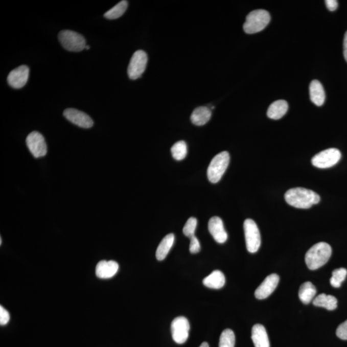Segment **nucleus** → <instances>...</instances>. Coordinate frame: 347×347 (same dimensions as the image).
<instances>
[{
    "label": "nucleus",
    "instance_id": "obj_1",
    "mask_svg": "<svg viewBox=\"0 0 347 347\" xmlns=\"http://www.w3.org/2000/svg\"><path fill=\"white\" fill-rule=\"evenodd\" d=\"M284 198L289 205L301 209L311 208L320 201V197L315 192L302 187L289 189Z\"/></svg>",
    "mask_w": 347,
    "mask_h": 347
},
{
    "label": "nucleus",
    "instance_id": "obj_2",
    "mask_svg": "<svg viewBox=\"0 0 347 347\" xmlns=\"http://www.w3.org/2000/svg\"><path fill=\"white\" fill-rule=\"evenodd\" d=\"M332 255V248L329 244L321 242L314 244L306 254V263L311 270L321 268L328 263Z\"/></svg>",
    "mask_w": 347,
    "mask_h": 347
},
{
    "label": "nucleus",
    "instance_id": "obj_3",
    "mask_svg": "<svg viewBox=\"0 0 347 347\" xmlns=\"http://www.w3.org/2000/svg\"><path fill=\"white\" fill-rule=\"evenodd\" d=\"M271 16L265 10H256L250 12L246 17L243 26L244 32L247 34H256L266 28L269 22Z\"/></svg>",
    "mask_w": 347,
    "mask_h": 347
},
{
    "label": "nucleus",
    "instance_id": "obj_4",
    "mask_svg": "<svg viewBox=\"0 0 347 347\" xmlns=\"http://www.w3.org/2000/svg\"><path fill=\"white\" fill-rule=\"evenodd\" d=\"M229 163V154L227 151L221 152L212 159L207 170V176L212 183L221 180Z\"/></svg>",
    "mask_w": 347,
    "mask_h": 347
},
{
    "label": "nucleus",
    "instance_id": "obj_5",
    "mask_svg": "<svg viewBox=\"0 0 347 347\" xmlns=\"http://www.w3.org/2000/svg\"><path fill=\"white\" fill-rule=\"evenodd\" d=\"M59 40L64 49L70 52H81L86 48V40L76 32L65 30L59 32Z\"/></svg>",
    "mask_w": 347,
    "mask_h": 347
},
{
    "label": "nucleus",
    "instance_id": "obj_6",
    "mask_svg": "<svg viewBox=\"0 0 347 347\" xmlns=\"http://www.w3.org/2000/svg\"><path fill=\"white\" fill-rule=\"evenodd\" d=\"M246 248L249 253H256L261 244V234L256 222L248 219L244 223Z\"/></svg>",
    "mask_w": 347,
    "mask_h": 347
},
{
    "label": "nucleus",
    "instance_id": "obj_7",
    "mask_svg": "<svg viewBox=\"0 0 347 347\" xmlns=\"http://www.w3.org/2000/svg\"><path fill=\"white\" fill-rule=\"evenodd\" d=\"M341 152L338 149L324 150L312 158V164L319 169H328L335 166L340 160Z\"/></svg>",
    "mask_w": 347,
    "mask_h": 347
},
{
    "label": "nucleus",
    "instance_id": "obj_8",
    "mask_svg": "<svg viewBox=\"0 0 347 347\" xmlns=\"http://www.w3.org/2000/svg\"><path fill=\"white\" fill-rule=\"evenodd\" d=\"M147 56L143 51L134 52L130 61L127 74L130 79L136 80L140 78L146 71L147 64Z\"/></svg>",
    "mask_w": 347,
    "mask_h": 347
},
{
    "label": "nucleus",
    "instance_id": "obj_9",
    "mask_svg": "<svg viewBox=\"0 0 347 347\" xmlns=\"http://www.w3.org/2000/svg\"><path fill=\"white\" fill-rule=\"evenodd\" d=\"M189 322L186 317H177L172 321V337L176 343H186L189 336Z\"/></svg>",
    "mask_w": 347,
    "mask_h": 347
},
{
    "label": "nucleus",
    "instance_id": "obj_10",
    "mask_svg": "<svg viewBox=\"0 0 347 347\" xmlns=\"http://www.w3.org/2000/svg\"><path fill=\"white\" fill-rule=\"evenodd\" d=\"M27 146L35 158H41L46 155L47 146L44 136L39 132L33 131L26 139Z\"/></svg>",
    "mask_w": 347,
    "mask_h": 347
},
{
    "label": "nucleus",
    "instance_id": "obj_11",
    "mask_svg": "<svg viewBox=\"0 0 347 347\" xmlns=\"http://www.w3.org/2000/svg\"><path fill=\"white\" fill-rule=\"evenodd\" d=\"M64 116L68 121L82 128H91L94 126V121L86 113L76 109H65Z\"/></svg>",
    "mask_w": 347,
    "mask_h": 347
},
{
    "label": "nucleus",
    "instance_id": "obj_12",
    "mask_svg": "<svg viewBox=\"0 0 347 347\" xmlns=\"http://www.w3.org/2000/svg\"><path fill=\"white\" fill-rule=\"evenodd\" d=\"M29 77V67L26 65H22L10 72L7 77V82L12 88L20 89L27 84Z\"/></svg>",
    "mask_w": 347,
    "mask_h": 347
},
{
    "label": "nucleus",
    "instance_id": "obj_13",
    "mask_svg": "<svg viewBox=\"0 0 347 347\" xmlns=\"http://www.w3.org/2000/svg\"><path fill=\"white\" fill-rule=\"evenodd\" d=\"M279 276L275 273L266 277L255 292V296L259 299H263L270 296L275 290L279 283Z\"/></svg>",
    "mask_w": 347,
    "mask_h": 347
},
{
    "label": "nucleus",
    "instance_id": "obj_14",
    "mask_svg": "<svg viewBox=\"0 0 347 347\" xmlns=\"http://www.w3.org/2000/svg\"><path fill=\"white\" fill-rule=\"evenodd\" d=\"M209 230L217 243L223 244L228 239V234L224 228L223 222L219 217L215 216L210 219Z\"/></svg>",
    "mask_w": 347,
    "mask_h": 347
},
{
    "label": "nucleus",
    "instance_id": "obj_15",
    "mask_svg": "<svg viewBox=\"0 0 347 347\" xmlns=\"http://www.w3.org/2000/svg\"><path fill=\"white\" fill-rule=\"evenodd\" d=\"M119 268V264L114 261H101L97 264L96 274L100 279H110L115 275Z\"/></svg>",
    "mask_w": 347,
    "mask_h": 347
},
{
    "label": "nucleus",
    "instance_id": "obj_16",
    "mask_svg": "<svg viewBox=\"0 0 347 347\" xmlns=\"http://www.w3.org/2000/svg\"><path fill=\"white\" fill-rule=\"evenodd\" d=\"M251 339L255 347H270L268 334L263 325H255L252 328Z\"/></svg>",
    "mask_w": 347,
    "mask_h": 347
},
{
    "label": "nucleus",
    "instance_id": "obj_17",
    "mask_svg": "<svg viewBox=\"0 0 347 347\" xmlns=\"http://www.w3.org/2000/svg\"><path fill=\"white\" fill-rule=\"evenodd\" d=\"M309 93L311 101L316 106H321L324 104L326 94L320 82L313 80L309 86Z\"/></svg>",
    "mask_w": 347,
    "mask_h": 347
},
{
    "label": "nucleus",
    "instance_id": "obj_18",
    "mask_svg": "<svg viewBox=\"0 0 347 347\" xmlns=\"http://www.w3.org/2000/svg\"><path fill=\"white\" fill-rule=\"evenodd\" d=\"M288 110V104L284 100H279L269 106L267 115L269 119L279 120L283 118Z\"/></svg>",
    "mask_w": 347,
    "mask_h": 347
},
{
    "label": "nucleus",
    "instance_id": "obj_19",
    "mask_svg": "<svg viewBox=\"0 0 347 347\" xmlns=\"http://www.w3.org/2000/svg\"><path fill=\"white\" fill-rule=\"evenodd\" d=\"M203 284L207 288L219 289L223 288L225 284L224 274L221 271L215 270L203 280Z\"/></svg>",
    "mask_w": 347,
    "mask_h": 347
},
{
    "label": "nucleus",
    "instance_id": "obj_20",
    "mask_svg": "<svg viewBox=\"0 0 347 347\" xmlns=\"http://www.w3.org/2000/svg\"><path fill=\"white\" fill-rule=\"evenodd\" d=\"M212 112L207 107H199L195 109L192 112L191 120L196 126H203L210 121L211 118Z\"/></svg>",
    "mask_w": 347,
    "mask_h": 347
},
{
    "label": "nucleus",
    "instance_id": "obj_21",
    "mask_svg": "<svg viewBox=\"0 0 347 347\" xmlns=\"http://www.w3.org/2000/svg\"><path fill=\"white\" fill-rule=\"evenodd\" d=\"M174 243V235L170 234L167 235L162 239L161 243H159L158 248L156 249V257L157 260L159 261H164L166 258L167 255L173 246Z\"/></svg>",
    "mask_w": 347,
    "mask_h": 347
},
{
    "label": "nucleus",
    "instance_id": "obj_22",
    "mask_svg": "<svg viewBox=\"0 0 347 347\" xmlns=\"http://www.w3.org/2000/svg\"><path fill=\"white\" fill-rule=\"evenodd\" d=\"M316 294V289L311 282L302 284L298 292L299 298L302 303L309 304L313 300Z\"/></svg>",
    "mask_w": 347,
    "mask_h": 347
},
{
    "label": "nucleus",
    "instance_id": "obj_23",
    "mask_svg": "<svg viewBox=\"0 0 347 347\" xmlns=\"http://www.w3.org/2000/svg\"><path fill=\"white\" fill-rule=\"evenodd\" d=\"M313 304L316 307H321L329 311H333L338 306V300L333 296L321 294L313 299Z\"/></svg>",
    "mask_w": 347,
    "mask_h": 347
},
{
    "label": "nucleus",
    "instance_id": "obj_24",
    "mask_svg": "<svg viewBox=\"0 0 347 347\" xmlns=\"http://www.w3.org/2000/svg\"><path fill=\"white\" fill-rule=\"evenodd\" d=\"M127 6H128V2L127 1L120 2L118 4L111 8L109 11L104 14V17L108 19H115L119 18L124 12L126 11Z\"/></svg>",
    "mask_w": 347,
    "mask_h": 347
},
{
    "label": "nucleus",
    "instance_id": "obj_25",
    "mask_svg": "<svg viewBox=\"0 0 347 347\" xmlns=\"http://www.w3.org/2000/svg\"><path fill=\"white\" fill-rule=\"evenodd\" d=\"M171 153L176 160L180 161L186 158L187 154V146L184 141H179L173 145Z\"/></svg>",
    "mask_w": 347,
    "mask_h": 347
},
{
    "label": "nucleus",
    "instance_id": "obj_26",
    "mask_svg": "<svg viewBox=\"0 0 347 347\" xmlns=\"http://www.w3.org/2000/svg\"><path fill=\"white\" fill-rule=\"evenodd\" d=\"M236 343V336L234 331L227 329L221 333L219 339V347H234Z\"/></svg>",
    "mask_w": 347,
    "mask_h": 347
},
{
    "label": "nucleus",
    "instance_id": "obj_27",
    "mask_svg": "<svg viewBox=\"0 0 347 347\" xmlns=\"http://www.w3.org/2000/svg\"><path fill=\"white\" fill-rule=\"evenodd\" d=\"M347 270L343 268L335 269L333 271V275L330 280L331 286L338 288L341 286L342 283L345 280Z\"/></svg>",
    "mask_w": 347,
    "mask_h": 347
},
{
    "label": "nucleus",
    "instance_id": "obj_28",
    "mask_svg": "<svg viewBox=\"0 0 347 347\" xmlns=\"http://www.w3.org/2000/svg\"><path fill=\"white\" fill-rule=\"evenodd\" d=\"M198 221L196 218H191L187 220L186 225L183 227V232L184 236L191 238L194 236L195 231H196Z\"/></svg>",
    "mask_w": 347,
    "mask_h": 347
},
{
    "label": "nucleus",
    "instance_id": "obj_29",
    "mask_svg": "<svg viewBox=\"0 0 347 347\" xmlns=\"http://www.w3.org/2000/svg\"><path fill=\"white\" fill-rule=\"evenodd\" d=\"M336 335L343 340H347V319L339 325L336 330Z\"/></svg>",
    "mask_w": 347,
    "mask_h": 347
},
{
    "label": "nucleus",
    "instance_id": "obj_30",
    "mask_svg": "<svg viewBox=\"0 0 347 347\" xmlns=\"http://www.w3.org/2000/svg\"><path fill=\"white\" fill-rule=\"evenodd\" d=\"M190 239H191V243H190L189 247L190 251L192 254L198 253L201 249L200 243H199L198 238L194 236Z\"/></svg>",
    "mask_w": 347,
    "mask_h": 347
},
{
    "label": "nucleus",
    "instance_id": "obj_31",
    "mask_svg": "<svg viewBox=\"0 0 347 347\" xmlns=\"http://www.w3.org/2000/svg\"><path fill=\"white\" fill-rule=\"evenodd\" d=\"M10 320V314L9 312L6 309L0 306V325L1 326H6L9 323Z\"/></svg>",
    "mask_w": 347,
    "mask_h": 347
},
{
    "label": "nucleus",
    "instance_id": "obj_32",
    "mask_svg": "<svg viewBox=\"0 0 347 347\" xmlns=\"http://www.w3.org/2000/svg\"><path fill=\"white\" fill-rule=\"evenodd\" d=\"M325 2H326L327 7L330 11H336L338 8V2L336 0H326Z\"/></svg>",
    "mask_w": 347,
    "mask_h": 347
},
{
    "label": "nucleus",
    "instance_id": "obj_33",
    "mask_svg": "<svg viewBox=\"0 0 347 347\" xmlns=\"http://www.w3.org/2000/svg\"><path fill=\"white\" fill-rule=\"evenodd\" d=\"M343 55L344 59L347 62V31L345 34H344V40H343Z\"/></svg>",
    "mask_w": 347,
    "mask_h": 347
},
{
    "label": "nucleus",
    "instance_id": "obj_34",
    "mask_svg": "<svg viewBox=\"0 0 347 347\" xmlns=\"http://www.w3.org/2000/svg\"><path fill=\"white\" fill-rule=\"evenodd\" d=\"M199 347H209V344L206 343V342H204V343H202Z\"/></svg>",
    "mask_w": 347,
    "mask_h": 347
},
{
    "label": "nucleus",
    "instance_id": "obj_35",
    "mask_svg": "<svg viewBox=\"0 0 347 347\" xmlns=\"http://www.w3.org/2000/svg\"><path fill=\"white\" fill-rule=\"evenodd\" d=\"M89 48H90V47H89V46H87V45H86V48H85V49L89 50Z\"/></svg>",
    "mask_w": 347,
    "mask_h": 347
},
{
    "label": "nucleus",
    "instance_id": "obj_36",
    "mask_svg": "<svg viewBox=\"0 0 347 347\" xmlns=\"http://www.w3.org/2000/svg\"><path fill=\"white\" fill-rule=\"evenodd\" d=\"M2 239L1 238V239H0V244H2Z\"/></svg>",
    "mask_w": 347,
    "mask_h": 347
}]
</instances>
